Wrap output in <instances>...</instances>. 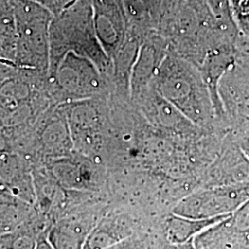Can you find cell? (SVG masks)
Masks as SVG:
<instances>
[{"label":"cell","instance_id":"1","mask_svg":"<svg viewBox=\"0 0 249 249\" xmlns=\"http://www.w3.org/2000/svg\"><path fill=\"white\" fill-rule=\"evenodd\" d=\"M9 1L18 30L15 64L20 69L48 76L50 27L54 16L48 9L33 1Z\"/></svg>","mask_w":249,"mask_h":249},{"label":"cell","instance_id":"2","mask_svg":"<svg viewBox=\"0 0 249 249\" xmlns=\"http://www.w3.org/2000/svg\"><path fill=\"white\" fill-rule=\"evenodd\" d=\"M156 87L160 96L192 124L203 126L211 122L214 112L211 95L185 66L176 62L163 64L156 76Z\"/></svg>","mask_w":249,"mask_h":249},{"label":"cell","instance_id":"3","mask_svg":"<svg viewBox=\"0 0 249 249\" xmlns=\"http://www.w3.org/2000/svg\"><path fill=\"white\" fill-rule=\"evenodd\" d=\"M102 72L89 57L68 51L49 65L47 79L65 94L80 100L102 89Z\"/></svg>","mask_w":249,"mask_h":249},{"label":"cell","instance_id":"4","mask_svg":"<svg viewBox=\"0 0 249 249\" xmlns=\"http://www.w3.org/2000/svg\"><path fill=\"white\" fill-rule=\"evenodd\" d=\"M249 199V182L209 187L185 196L173 209V213L200 220L229 216Z\"/></svg>","mask_w":249,"mask_h":249},{"label":"cell","instance_id":"5","mask_svg":"<svg viewBox=\"0 0 249 249\" xmlns=\"http://www.w3.org/2000/svg\"><path fill=\"white\" fill-rule=\"evenodd\" d=\"M69 124L74 149L88 152L98 142L103 117L93 103L80 100L65 105L62 109Z\"/></svg>","mask_w":249,"mask_h":249},{"label":"cell","instance_id":"6","mask_svg":"<svg viewBox=\"0 0 249 249\" xmlns=\"http://www.w3.org/2000/svg\"><path fill=\"white\" fill-rule=\"evenodd\" d=\"M98 222L93 214L68 215L53 225L47 239L53 249H83L90 231Z\"/></svg>","mask_w":249,"mask_h":249},{"label":"cell","instance_id":"7","mask_svg":"<svg viewBox=\"0 0 249 249\" xmlns=\"http://www.w3.org/2000/svg\"><path fill=\"white\" fill-rule=\"evenodd\" d=\"M210 186H234L249 182V159L237 143H228L211 171Z\"/></svg>","mask_w":249,"mask_h":249},{"label":"cell","instance_id":"8","mask_svg":"<svg viewBox=\"0 0 249 249\" xmlns=\"http://www.w3.org/2000/svg\"><path fill=\"white\" fill-rule=\"evenodd\" d=\"M21 69L0 84V114L12 123L25 118L32 109L33 89Z\"/></svg>","mask_w":249,"mask_h":249},{"label":"cell","instance_id":"9","mask_svg":"<svg viewBox=\"0 0 249 249\" xmlns=\"http://www.w3.org/2000/svg\"><path fill=\"white\" fill-rule=\"evenodd\" d=\"M138 232L141 231L130 218L124 215H108L99 220L83 249H107Z\"/></svg>","mask_w":249,"mask_h":249},{"label":"cell","instance_id":"10","mask_svg":"<svg viewBox=\"0 0 249 249\" xmlns=\"http://www.w3.org/2000/svg\"><path fill=\"white\" fill-rule=\"evenodd\" d=\"M193 246L195 249H249V234L235 230L227 217L199 233Z\"/></svg>","mask_w":249,"mask_h":249},{"label":"cell","instance_id":"11","mask_svg":"<svg viewBox=\"0 0 249 249\" xmlns=\"http://www.w3.org/2000/svg\"><path fill=\"white\" fill-rule=\"evenodd\" d=\"M92 21L95 36L105 53L113 51L118 41L119 18L111 0H92Z\"/></svg>","mask_w":249,"mask_h":249},{"label":"cell","instance_id":"12","mask_svg":"<svg viewBox=\"0 0 249 249\" xmlns=\"http://www.w3.org/2000/svg\"><path fill=\"white\" fill-rule=\"evenodd\" d=\"M229 216L200 220L186 218L172 213L163 223L160 235L172 244H186L187 242L194 240L199 233L214 224L222 222Z\"/></svg>","mask_w":249,"mask_h":249},{"label":"cell","instance_id":"13","mask_svg":"<svg viewBox=\"0 0 249 249\" xmlns=\"http://www.w3.org/2000/svg\"><path fill=\"white\" fill-rule=\"evenodd\" d=\"M52 173L61 187L70 189L85 188L92 180V170L89 165L67 158L55 161Z\"/></svg>","mask_w":249,"mask_h":249},{"label":"cell","instance_id":"14","mask_svg":"<svg viewBox=\"0 0 249 249\" xmlns=\"http://www.w3.org/2000/svg\"><path fill=\"white\" fill-rule=\"evenodd\" d=\"M17 45V23L10 1L0 0V58L15 64Z\"/></svg>","mask_w":249,"mask_h":249},{"label":"cell","instance_id":"15","mask_svg":"<svg viewBox=\"0 0 249 249\" xmlns=\"http://www.w3.org/2000/svg\"><path fill=\"white\" fill-rule=\"evenodd\" d=\"M43 143L47 151L62 158L71 152L74 144L65 115L64 117H55L46 125L43 133Z\"/></svg>","mask_w":249,"mask_h":249},{"label":"cell","instance_id":"16","mask_svg":"<svg viewBox=\"0 0 249 249\" xmlns=\"http://www.w3.org/2000/svg\"><path fill=\"white\" fill-rule=\"evenodd\" d=\"M152 118L160 127L175 133L187 132L193 124L178 109L158 93L152 102Z\"/></svg>","mask_w":249,"mask_h":249},{"label":"cell","instance_id":"17","mask_svg":"<svg viewBox=\"0 0 249 249\" xmlns=\"http://www.w3.org/2000/svg\"><path fill=\"white\" fill-rule=\"evenodd\" d=\"M29 175L26 163L19 156L0 153V182L3 186L9 187Z\"/></svg>","mask_w":249,"mask_h":249},{"label":"cell","instance_id":"18","mask_svg":"<svg viewBox=\"0 0 249 249\" xmlns=\"http://www.w3.org/2000/svg\"><path fill=\"white\" fill-rule=\"evenodd\" d=\"M228 221L235 230L249 234V199L228 217Z\"/></svg>","mask_w":249,"mask_h":249},{"label":"cell","instance_id":"19","mask_svg":"<svg viewBox=\"0 0 249 249\" xmlns=\"http://www.w3.org/2000/svg\"><path fill=\"white\" fill-rule=\"evenodd\" d=\"M150 235L141 231L107 249H148Z\"/></svg>","mask_w":249,"mask_h":249},{"label":"cell","instance_id":"20","mask_svg":"<svg viewBox=\"0 0 249 249\" xmlns=\"http://www.w3.org/2000/svg\"><path fill=\"white\" fill-rule=\"evenodd\" d=\"M148 249H195L193 246V241L187 242L186 244H172L165 240L161 235L151 236Z\"/></svg>","mask_w":249,"mask_h":249},{"label":"cell","instance_id":"21","mask_svg":"<svg viewBox=\"0 0 249 249\" xmlns=\"http://www.w3.org/2000/svg\"><path fill=\"white\" fill-rule=\"evenodd\" d=\"M43 6L48 9L53 16L58 15L64 9L69 7L74 0H29Z\"/></svg>","mask_w":249,"mask_h":249},{"label":"cell","instance_id":"22","mask_svg":"<svg viewBox=\"0 0 249 249\" xmlns=\"http://www.w3.org/2000/svg\"><path fill=\"white\" fill-rule=\"evenodd\" d=\"M35 249H53L52 245L49 243L47 238L39 239L36 242V248Z\"/></svg>","mask_w":249,"mask_h":249}]
</instances>
